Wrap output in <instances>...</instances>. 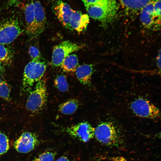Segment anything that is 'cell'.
I'll return each mask as SVG.
<instances>
[{
  "label": "cell",
  "instance_id": "cell-1",
  "mask_svg": "<svg viewBox=\"0 0 161 161\" xmlns=\"http://www.w3.org/2000/svg\"><path fill=\"white\" fill-rule=\"evenodd\" d=\"M94 137L100 143L106 145L118 146L121 142L119 133L110 122L100 123L95 128Z\"/></svg>",
  "mask_w": 161,
  "mask_h": 161
},
{
  "label": "cell",
  "instance_id": "cell-2",
  "mask_svg": "<svg viewBox=\"0 0 161 161\" xmlns=\"http://www.w3.org/2000/svg\"><path fill=\"white\" fill-rule=\"evenodd\" d=\"M46 65L44 62L32 61L26 66L24 71L22 85L25 91L30 90L35 83L41 79L46 71Z\"/></svg>",
  "mask_w": 161,
  "mask_h": 161
},
{
  "label": "cell",
  "instance_id": "cell-3",
  "mask_svg": "<svg viewBox=\"0 0 161 161\" xmlns=\"http://www.w3.org/2000/svg\"><path fill=\"white\" fill-rule=\"evenodd\" d=\"M47 92L45 82L40 80L30 92L26 103L27 110L35 113L41 110L47 100Z\"/></svg>",
  "mask_w": 161,
  "mask_h": 161
},
{
  "label": "cell",
  "instance_id": "cell-4",
  "mask_svg": "<svg viewBox=\"0 0 161 161\" xmlns=\"http://www.w3.org/2000/svg\"><path fill=\"white\" fill-rule=\"evenodd\" d=\"M140 12V20L145 27L150 28L160 25V0L153 1L143 7Z\"/></svg>",
  "mask_w": 161,
  "mask_h": 161
},
{
  "label": "cell",
  "instance_id": "cell-5",
  "mask_svg": "<svg viewBox=\"0 0 161 161\" xmlns=\"http://www.w3.org/2000/svg\"><path fill=\"white\" fill-rule=\"evenodd\" d=\"M18 21L10 18L0 23V44L11 43L24 32Z\"/></svg>",
  "mask_w": 161,
  "mask_h": 161
},
{
  "label": "cell",
  "instance_id": "cell-6",
  "mask_svg": "<svg viewBox=\"0 0 161 161\" xmlns=\"http://www.w3.org/2000/svg\"><path fill=\"white\" fill-rule=\"evenodd\" d=\"M133 112L140 117L151 119L160 118L159 109L148 100L139 98L134 100L131 105Z\"/></svg>",
  "mask_w": 161,
  "mask_h": 161
},
{
  "label": "cell",
  "instance_id": "cell-7",
  "mask_svg": "<svg viewBox=\"0 0 161 161\" xmlns=\"http://www.w3.org/2000/svg\"><path fill=\"white\" fill-rule=\"evenodd\" d=\"M83 46L69 41H64L53 48L51 65L54 67L60 66L64 59L70 54L77 51Z\"/></svg>",
  "mask_w": 161,
  "mask_h": 161
},
{
  "label": "cell",
  "instance_id": "cell-8",
  "mask_svg": "<svg viewBox=\"0 0 161 161\" xmlns=\"http://www.w3.org/2000/svg\"><path fill=\"white\" fill-rule=\"evenodd\" d=\"M95 129L89 123L83 122L67 127L66 131L72 137L86 143L94 137Z\"/></svg>",
  "mask_w": 161,
  "mask_h": 161
},
{
  "label": "cell",
  "instance_id": "cell-9",
  "mask_svg": "<svg viewBox=\"0 0 161 161\" xmlns=\"http://www.w3.org/2000/svg\"><path fill=\"white\" fill-rule=\"evenodd\" d=\"M39 144L36 135L33 133H23L13 143L14 148L19 153H28L33 150Z\"/></svg>",
  "mask_w": 161,
  "mask_h": 161
},
{
  "label": "cell",
  "instance_id": "cell-10",
  "mask_svg": "<svg viewBox=\"0 0 161 161\" xmlns=\"http://www.w3.org/2000/svg\"><path fill=\"white\" fill-rule=\"evenodd\" d=\"M54 12L57 18L66 28L72 30L70 22L73 10L66 2L58 0L54 7Z\"/></svg>",
  "mask_w": 161,
  "mask_h": 161
},
{
  "label": "cell",
  "instance_id": "cell-11",
  "mask_svg": "<svg viewBox=\"0 0 161 161\" xmlns=\"http://www.w3.org/2000/svg\"><path fill=\"white\" fill-rule=\"evenodd\" d=\"M33 2L35 17L32 39L37 38L44 31L46 21L45 12L40 2L36 0Z\"/></svg>",
  "mask_w": 161,
  "mask_h": 161
},
{
  "label": "cell",
  "instance_id": "cell-12",
  "mask_svg": "<svg viewBox=\"0 0 161 161\" xmlns=\"http://www.w3.org/2000/svg\"><path fill=\"white\" fill-rule=\"evenodd\" d=\"M89 21V17L88 14L73 10L70 25L72 30L80 32L86 30Z\"/></svg>",
  "mask_w": 161,
  "mask_h": 161
},
{
  "label": "cell",
  "instance_id": "cell-13",
  "mask_svg": "<svg viewBox=\"0 0 161 161\" xmlns=\"http://www.w3.org/2000/svg\"><path fill=\"white\" fill-rule=\"evenodd\" d=\"M26 24V32L32 39L34 21L35 10L33 1L27 4L24 8Z\"/></svg>",
  "mask_w": 161,
  "mask_h": 161
},
{
  "label": "cell",
  "instance_id": "cell-14",
  "mask_svg": "<svg viewBox=\"0 0 161 161\" xmlns=\"http://www.w3.org/2000/svg\"><path fill=\"white\" fill-rule=\"evenodd\" d=\"M75 71L77 78L80 83L83 85L89 83L93 72L92 65L84 64L78 66Z\"/></svg>",
  "mask_w": 161,
  "mask_h": 161
},
{
  "label": "cell",
  "instance_id": "cell-15",
  "mask_svg": "<svg viewBox=\"0 0 161 161\" xmlns=\"http://www.w3.org/2000/svg\"><path fill=\"white\" fill-rule=\"evenodd\" d=\"M154 0H120L125 10L129 12L135 13L141 10L145 6Z\"/></svg>",
  "mask_w": 161,
  "mask_h": 161
},
{
  "label": "cell",
  "instance_id": "cell-16",
  "mask_svg": "<svg viewBox=\"0 0 161 161\" xmlns=\"http://www.w3.org/2000/svg\"><path fill=\"white\" fill-rule=\"evenodd\" d=\"M79 105L78 99L73 98L61 104L58 106V110L62 114L70 115L74 113Z\"/></svg>",
  "mask_w": 161,
  "mask_h": 161
},
{
  "label": "cell",
  "instance_id": "cell-17",
  "mask_svg": "<svg viewBox=\"0 0 161 161\" xmlns=\"http://www.w3.org/2000/svg\"><path fill=\"white\" fill-rule=\"evenodd\" d=\"M78 64L77 56L75 54H72L69 55L64 59L60 66L65 72H72L75 71Z\"/></svg>",
  "mask_w": 161,
  "mask_h": 161
},
{
  "label": "cell",
  "instance_id": "cell-18",
  "mask_svg": "<svg viewBox=\"0 0 161 161\" xmlns=\"http://www.w3.org/2000/svg\"><path fill=\"white\" fill-rule=\"evenodd\" d=\"M54 84L60 92H66L69 89V85L66 76L63 75H57L54 80Z\"/></svg>",
  "mask_w": 161,
  "mask_h": 161
},
{
  "label": "cell",
  "instance_id": "cell-19",
  "mask_svg": "<svg viewBox=\"0 0 161 161\" xmlns=\"http://www.w3.org/2000/svg\"><path fill=\"white\" fill-rule=\"evenodd\" d=\"M13 57V54L11 50L3 45L0 44V62L9 63Z\"/></svg>",
  "mask_w": 161,
  "mask_h": 161
},
{
  "label": "cell",
  "instance_id": "cell-20",
  "mask_svg": "<svg viewBox=\"0 0 161 161\" xmlns=\"http://www.w3.org/2000/svg\"><path fill=\"white\" fill-rule=\"evenodd\" d=\"M56 155V152L46 151L40 154L32 161H54Z\"/></svg>",
  "mask_w": 161,
  "mask_h": 161
},
{
  "label": "cell",
  "instance_id": "cell-21",
  "mask_svg": "<svg viewBox=\"0 0 161 161\" xmlns=\"http://www.w3.org/2000/svg\"><path fill=\"white\" fill-rule=\"evenodd\" d=\"M9 148V140L4 133L0 132V155L6 153Z\"/></svg>",
  "mask_w": 161,
  "mask_h": 161
},
{
  "label": "cell",
  "instance_id": "cell-22",
  "mask_svg": "<svg viewBox=\"0 0 161 161\" xmlns=\"http://www.w3.org/2000/svg\"><path fill=\"white\" fill-rule=\"evenodd\" d=\"M29 53L32 61H41L42 57L38 49L35 46H31L29 48Z\"/></svg>",
  "mask_w": 161,
  "mask_h": 161
},
{
  "label": "cell",
  "instance_id": "cell-23",
  "mask_svg": "<svg viewBox=\"0 0 161 161\" xmlns=\"http://www.w3.org/2000/svg\"><path fill=\"white\" fill-rule=\"evenodd\" d=\"M10 90L7 83L4 81L0 83V97L6 100L10 98Z\"/></svg>",
  "mask_w": 161,
  "mask_h": 161
},
{
  "label": "cell",
  "instance_id": "cell-24",
  "mask_svg": "<svg viewBox=\"0 0 161 161\" xmlns=\"http://www.w3.org/2000/svg\"><path fill=\"white\" fill-rule=\"evenodd\" d=\"M100 0H82L84 6L92 4Z\"/></svg>",
  "mask_w": 161,
  "mask_h": 161
},
{
  "label": "cell",
  "instance_id": "cell-25",
  "mask_svg": "<svg viewBox=\"0 0 161 161\" xmlns=\"http://www.w3.org/2000/svg\"><path fill=\"white\" fill-rule=\"evenodd\" d=\"M110 161H128L127 160L122 157H113L111 159Z\"/></svg>",
  "mask_w": 161,
  "mask_h": 161
},
{
  "label": "cell",
  "instance_id": "cell-26",
  "mask_svg": "<svg viewBox=\"0 0 161 161\" xmlns=\"http://www.w3.org/2000/svg\"><path fill=\"white\" fill-rule=\"evenodd\" d=\"M54 161H71L66 157L62 156Z\"/></svg>",
  "mask_w": 161,
  "mask_h": 161
},
{
  "label": "cell",
  "instance_id": "cell-27",
  "mask_svg": "<svg viewBox=\"0 0 161 161\" xmlns=\"http://www.w3.org/2000/svg\"><path fill=\"white\" fill-rule=\"evenodd\" d=\"M4 71V67L2 63L0 62V75L2 74Z\"/></svg>",
  "mask_w": 161,
  "mask_h": 161
},
{
  "label": "cell",
  "instance_id": "cell-28",
  "mask_svg": "<svg viewBox=\"0 0 161 161\" xmlns=\"http://www.w3.org/2000/svg\"><path fill=\"white\" fill-rule=\"evenodd\" d=\"M26 0H9V1L10 2H11L12 3H15L16 2L22 1H24Z\"/></svg>",
  "mask_w": 161,
  "mask_h": 161
},
{
  "label": "cell",
  "instance_id": "cell-29",
  "mask_svg": "<svg viewBox=\"0 0 161 161\" xmlns=\"http://www.w3.org/2000/svg\"><path fill=\"white\" fill-rule=\"evenodd\" d=\"M4 81L3 80L2 78H0V83H1Z\"/></svg>",
  "mask_w": 161,
  "mask_h": 161
},
{
  "label": "cell",
  "instance_id": "cell-30",
  "mask_svg": "<svg viewBox=\"0 0 161 161\" xmlns=\"http://www.w3.org/2000/svg\"></svg>",
  "mask_w": 161,
  "mask_h": 161
}]
</instances>
